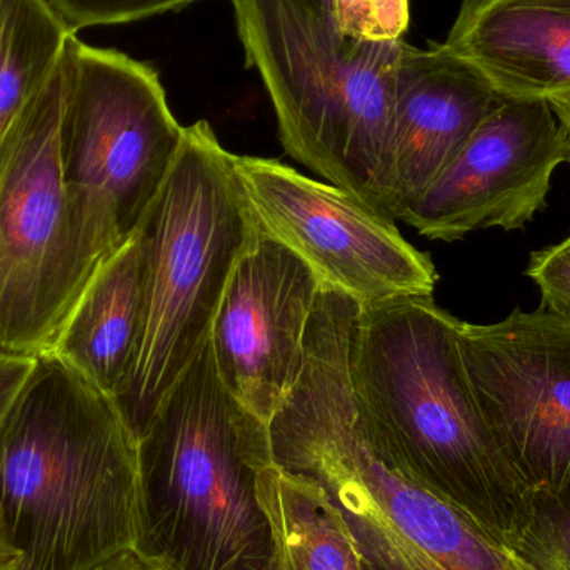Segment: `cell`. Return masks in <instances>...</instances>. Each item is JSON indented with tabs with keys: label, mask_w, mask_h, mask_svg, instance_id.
<instances>
[{
	"label": "cell",
	"mask_w": 570,
	"mask_h": 570,
	"mask_svg": "<svg viewBox=\"0 0 570 570\" xmlns=\"http://www.w3.org/2000/svg\"><path fill=\"white\" fill-rule=\"evenodd\" d=\"M364 570H371V569H368L367 566L364 564Z\"/></svg>",
	"instance_id": "4316f807"
},
{
	"label": "cell",
	"mask_w": 570,
	"mask_h": 570,
	"mask_svg": "<svg viewBox=\"0 0 570 570\" xmlns=\"http://www.w3.org/2000/svg\"><path fill=\"white\" fill-rule=\"evenodd\" d=\"M502 100L444 43L419 49L402 40L395 69L389 219L404 217Z\"/></svg>",
	"instance_id": "4fadbf2b"
},
{
	"label": "cell",
	"mask_w": 570,
	"mask_h": 570,
	"mask_svg": "<svg viewBox=\"0 0 570 570\" xmlns=\"http://www.w3.org/2000/svg\"><path fill=\"white\" fill-rule=\"evenodd\" d=\"M259 236L233 153L207 120L184 127L173 169L136 234L142 322L116 402L137 439L206 344L230 276Z\"/></svg>",
	"instance_id": "5b68a950"
},
{
	"label": "cell",
	"mask_w": 570,
	"mask_h": 570,
	"mask_svg": "<svg viewBox=\"0 0 570 570\" xmlns=\"http://www.w3.org/2000/svg\"><path fill=\"white\" fill-rule=\"evenodd\" d=\"M86 570H156L149 562L144 561L134 549H127V551L119 552V554L112 556V558L106 559V561L99 562V564L92 566V568Z\"/></svg>",
	"instance_id": "603a6c76"
},
{
	"label": "cell",
	"mask_w": 570,
	"mask_h": 570,
	"mask_svg": "<svg viewBox=\"0 0 570 570\" xmlns=\"http://www.w3.org/2000/svg\"><path fill=\"white\" fill-rule=\"evenodd\" d=\"M197 0H49L76 33L89 27L117 26L179 10Z\"/></svg>",
	"instance_id": "d6986e66"
},
{
	"label": "cell",
	"mask_w": 570,
	"mask_h": 570,
	"mask_svg": "<svg viewBox=\"0 0 570 570\" xmlns=\"http://www.w3.org/2000/svg\"><path fill=\"white\" fill-rule=\"evenodd\" d=\"M568 159L564 130L546 100L504 99L402 220L445 243L491 227L524 229L548 207L552 174Z\"/></svg>",
	"instance_id": "8fae6325"
},
{
	"label": "cell",
	"mask_w": 570,
	"mask_h": 570,
	"mask_svg": "<svg viewBox=\"0 0 570 570\" xmlns=\"http://www.w3.org/2000/svg\"><path fill=\"white\" fill-rule=\"evenodd\" d=\"M459 327L432 297L358 308L351 338L355 397L415 481L521 554L535 499L482 415Z\"/></svg>",
	"instance_id": "7a4b0ae2"
},
{
	"label": "cell",
	"mask_w": 570,
	"mask_h": 570,
	"mask_svg": "<svg viewBox=\"0 0 570 570\" xmlns=\"http://www.w3.org/2000/svg\"><path fill=\"white\" fill-rule=\"evenodd\" d=\"M233 163L261 233L297 254L324 287L358 307L434 294L439 276L431 257L384 214L281 160L233 154Z\"/></svg>",
	"instance_id": "9c48e42d"
},
{
	"label": "cell",
	"mask_w": 570,
	"mask_h": 570,
	"mask_svg": "<svg viewBox=\"0 0 570 570\" xmlns=\"http://www.w3.org/2000/svg\"><path fill=\"white\" fill-rule=\"evenodd\" d=\"M358 308L321 285L304 368L269 422L274 464L324 491L371 570H539L415 481L379 438L351 379Z\"/></svg>",
	"instance_id": "6da1fadb"
},
{
	"label": "cell",
	"mask_w": 570,
	"mask_h": 570,
	"mask_svg": "<svg viewBox=\"0 0 570 570\" xmlns=\"http://www.w3.org/2000/svg\"><path fill=\"white\" fill-rule=\"evenodd\" d=\"M444 47L502 99L570 94V0H462Z\"/></svg>",
	"instance_id": "5bb4252c"
},
{
	"label": "cell",
	"mask_w": 570,
	"mask_h": 570,
	"mask_svg": "<svg viewBox=\"0 0 570 570\" xmlns=\"http://www.w3.org/2000/svg\"><path fill=\"white\" fill-rule=\"evenodd\" d=\"M328 13L342 36L364 42H401L411 22L409 0H331Z\"/></svg>",
	"instance_id": "ac0fdd59"
},
{
	"label": "cell",
	"mask_w": 570,
	"mask_h": 570,
	"mask_svg": "<svg viewBox=\"0 0 570 570\" xmlns=\"http://www.w3.org/2000/svg\"><path fill=\"white\" fill-rule=\"evenodd\" d=\"M36 362L37 357L33 355L0 352V425L29 381Z\"/></svg>",
	"instance_id": "7402d4cb"
},
{
	"label": "cell",
	"mask_w": 570,
	"mask_h": 570,
	"mask_svg": "<svg viewBox=\"0 0 570 570\" xmlns=\"http://www.w3.org/2000/svg\"><path fill=\"white\" fill-rule=\"evenodd\" d=\"M269 424L220 381L210 335L139 438L134 551L156 570H271Z\"/></svg>",
	"instance_id": "277c9868"
},
{
	"label": "cell",
	"mask_w": 570,
	"mask_h": 570,
	"mask_svg": "<svg viewBox=\"0 0 570 570\" xmlns=\"http://www.w3.org/2000/svg\"><path fill=\"white\" fill-rule=\"evenodd\" d=\"M525 276L541 291V307L570 321V236L532 253Z\"/></svg>",
	"instance_id": "44dd1931"
},
{
	"label": "cell",
	"mask_w": 570,
	"mask_h": 570,
	"mask_svg": "<svg viewBox=\"0 0 570 570\" xmlns=\"http://www.w3.org/2000/svg\"><path fill=\"white\" fill-rule=\"evenodd\" d=\"M285 153L385 214L401 42L342 36L308 0H230Z\"/></svg>",
	"instance_id": "8992f818"
},
{
	"label": "cell",
	"mask_w": 570,
	"mask_h": 570,
	"mask_svg": "<svg viewBox=\"0 0 570 570\" xmlns=\"http://www.w3.org/2000/svg\"><path fill=\"white\" fill-rule=\"evenodd\" d=\"M140 322L142 259L134 236L90 277L49 352L116 399L132 364Z\"/></svg>",
	"instance_id": "9a60e30c"
},
{
	"label": "cell",
	"mask_w": 570,
	"mask_h": 570,
	"mask_svg": "<svg viewBox=\"0 0 570 570\" xmlns=\"http://www.w3.org/2000/svg\"><path fill=\"white\" fill-rule=\"evenodd\" d=\"M259 501L274 535L271 570H364L344 521L311 479L271 462L259 475Z\"/></svg>",
	"instance_id": "2e32d148"
},
{
	"label": "cell",
	"mask_w": 570,
	"mask_h": 570,
	"mask_svg": "<svg viewBox=\"0 0 570 570\" xmlns=\"http://www.w3.org/2000/svg\"><path fill=\"white\" fill-rule=\"evenodd\" d=\"M321 281L274 237L261 236L230 276L210 328L227 391L269 424L301 377Z\"/></svg>",
	"instance_id": "7c38bea8"
},
{
	"label": "cell",
	"mask_w": 570,
	"mask_h": 570,
	"mask_svg": "<svg viewBox=\"0 0 570 570\" xmlns=\"http://www.w3.org/2000/svg\"><path fill=\"white\" fill-rule=\"evenodd\" d=\"M308 2L314 3V6L317 7V9H321L322 12H331V0H308ZM328 16H331V13H328Z\"/></svg>",
	"instance_id": "484cf974"
},
{
	"label": "cell",
	"mask_w": 570,
	"mask_h": 570,
	"mask_svg": "<svg viewBox=\"0 0 570 570\" xmlns=\"http://www.w3.org/2000/svg\"><path fill=\"white\" fill-rule=\"evenodd\" d=\"M20 566V556L10 546L3 529L2 515H0V570H17Z\"/></svg>",
	"instance_id": "d4e9b609"
},
{
	"label": "cell",
	"mask_w": 570,
	"mask_h": 570,
	"mask_svg": "<svg viewBox=\"0 0 570 570\" xmlns=\"http://www.w3.org/2000/svg\"><path fill=\"white\" fill-rule=\"evenodd\" d=\"M459 347L495 441L539 505L570 492V321L539 307L461 321Z\"/></svg>",
	"instance_id": "30bf717a"
},
{
	"label": "cell",
	"mask_w": 570,
	"mask_h": 570,
	"mask_svg": "<svg viewBox=\"0 0 570 570\" xmlns=\"http://www.w3.org/2000/svg\"><path fill=\"white\" fill-rule=\"evenodd\" d=\"M60 114L62 63L0 139V352L7 354H47L86 285L60 176Z\"/></svg>",
	"instance_id": "ba28073f"
},
{
	"label": "cell",
	"mask_w": 570,
	"mask_h": 570,
	"mask_svg": "<svg viewBox=\"0 0 570 570\" xmlns=\"http://www.w3.org/2000/svg\"><path fill=\"white\" fill-rule=\"evenodd\" d=\"M183 137L153 66L70 37L59 159L83 284L136 236Z\"/></svg>",
	"instance_id": "52a82bcc"
},
{
	"label": "cell",
	"mask_w": 570,
	"mask_h": 570,
	"mask_svg": "<svg viewBox=\"0 0 570 570\" xmlns=\"http://www.w3.org/2000/svg\"><path fill=\"white\" fill-rule=\"evenodd\" d=\"M0 515L17 570H86L136 546L139 439L50 352L0 425Z\"/></svg>",
	"instance_id": "3957f363"
},
{
	"label": "cell",
	"mask_w": 570,
	"mask_h": 570,
	"mask_svg": "<svg viewBox=\"0 0 570 570\" xmlns=\"http://www.w3.org/2000/svg\"><path fill=\"white\" fill-rule=\"evenodd\" d=\"M548 104L549 106H551L552 112H554L556 117H558L562 130H564L569 150L568 163L570 164V94H564V96L552 97V99L548 100Z\"/></svg>",
	"instance_id": "cb8c5ba5"
},
{
	"label": "cell",
	"mask_w": 570,
	"mask_h": 570,
	"mask_svg": "<svg viewBox=\"0 0 570 570\" xmlns=\"http://www.w3.org/2000/svg\"><path fill=\"white\" fill-rule=\"evenodd\" d=\"M72 36L49 0H0V139L52 79Z\"/></svg>",
	"instance_id": "e0dca14e"
},
{
	"label": "cell",
	"mask_w": 570,
	"mask_h": 570,
	"mask_svg": "<svg viewBox=\"0 0 570 570\" xmlns=\"http://www.w3.org/2000/svg\"><path fill=\"white\" fill-rule=\"evenodd\" d=\"M521 556L539 570H570V492L539 505Z\"/></svg>",
	"instance_id": "ffe728a7"
}]
</instances>
